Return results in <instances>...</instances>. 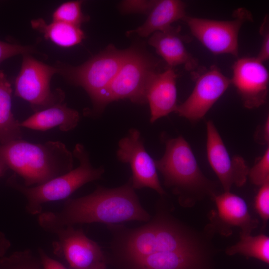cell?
Listing matches in <instances>:
<instances>
[{"label":"cell","instance_id":"cell-1","mask_svg":"<svg viewBox=\"0 0 269 269\" xmlns=\"http://www.w3.org/2000/svg\"><path fill=\"white\" fill-rule=\"evenodd\" d=\"M151 216L141 205L131 178L122 186H101L91 193L68 199L60 212L41 213L38 223L45 230L78 224L98 223L109 225L128 221L147 222Z\"/></svg>","mask_w":269,"mask_h":269},{"label":"cell","instance_id":"cell-2","mask_svg":"<svg viewBox=\"0 0 269 269\" xmlns=\"http://www.w3.org/2000/svg\"><path fill=\"white\" fill-rule=\"evenodd\" d=\"M108 226L113 234L111 247L130 262L156 253L206 247L194 232L160 208L141 226Z\"/></svg>","mask_w":269,"mask_h":269},{"label":"cell","instance_id":"cell-3","mask_svg":"<svg viewBox=\"0 0 269 269\" xmlns=\"http://www.w3.org/2000/svg\"><path fill=\"white\" fill-rule=\"evenodd\" d=\"M0 156L28 187L44 183L73 167V153L59 141L34 143L22 139L13 140L0 145Z\"/></svg>","mask_w":269,"mask_h":269},{"label":"cell","instance_id":"cell-4","mask_svg":"<svg viewBox=\"0 0 269 269\" xmlns=\"http://www.w3.org/2000/svg\"><path fill=\"white\" fill-rule=\"evenodd\" d=\"M164 139L165 152L155 164L164 185L178 196L179 203L189 206L205 196L216 194L215 184L203 174L185 139L181 135Z\"/></svg>","mask_w":269,"mask_h":269},{"label":"cell","instance_id":"cell-5","mask_svg":"<svg viewBox=\"0 0 269 269\" xmlns=\"http://www.w3.org/2000/svg\"><path fill=\"white\" fill-rule=\"evenodd\" d=\"M73 155L79 161L77 167L41 184L26 186L17 181L15 175L8 180V184L25 198V209L28 213L39 215L43 204L66 199L84 185L102 178L105 172L104 167L92 166L83 145L76 144Z\"/></svg>","mask_w":269,"mask_h":269},{"label":"cell","instance_id":"cell-6","mask_svg":"<svg viewBox=\"0 0 269 269\" xmlns=\"http://www.w3.org/2000/svg\"><path fill=\"white\" fill-rule=\"evenodd\" d=\"M158 62L138 46L130 47V52L117 74L92 102L93 109L88 114L101 113L110 103L122 99L143 104L148 83L157 72Z\"/></svg>","mask_w":269,"mask_h":269},{"label":"cell","instance_id":"cell-7","mask_svg":"<svg viewBox=\"0 0 269 269\" xmlns=\"http://www.w3.org/2000/svg\"><path fill=\"white\" fill-rule=\"evenodd\" d=\"M130 52L109 45L99 53L79 66L58 62L57 74L75 86L83 88L94 102L110 84Z\"/></svg>","mask_w":269,"mask_h":269},{"label":"cell","instance_id":"cell-8","mask_svg":"<svg viewBox=\"0 0 269 269\" xmlns=\"http://www.w3.org/2000/svg\"><path fill=\"white\" fill-rule=\"evenodd\" d=\"M57 73L55 66L39 61L30 54L22 55L20 71L14 81V95L27 102L34 112L63 103V91H52L50 81Z\"/></svg>","mask_w":269,"mask_h":269},{"label":"cell","instance_id":"cell-9","mask_svg":"<svg viewBox=\"0 0 269 269\" xmlns=\"http://www.w3.org/2000/svg\"><path fill=\"white\" fill-rule=\"evenodd\" d=\"M234 19L217 20L190 16L182 19L188 26L192 34L207 49L215 54L238 55V37L245 22L251 21V12L244 8L236 10Z\"/></svg>","mask_w":269,"mask_h":269},{"label":"cell","instance_id":"cell-10","mask_svg":"<svg viewBox=\"0 0 269 269\" xmlns=\"http://www.w3.org/2000/svg\"><path fill=\"white\" fill-rule=\"evenodd\" d=\"M192 73L195 81L193 91L183 103L177 105L174 112L196 122L204 117L231 83L230 79L215 66L199 68Z\"/></svg>","mask_w":269,"mask_h":269},{"label":"cell","instance_id":"cell-11","mask_svg":"<svg viewBox=\"0 0 269 269\" xmlns=\"http://www.w3.org/2000/svg\"><path fill=\"white\" fill-rule=\"evenodd\" d=\"M49 232L58 238L53 243L54 253L64 259L70 269H106V259L101 247L89 238L82 229L66 226Z\"/></svg>","mask_w":269,"mask_h":269},{"label":"cell","instance_id":"cell-12","mask_svg":"<svg viewBox=\"0 0 269 269\" xmlns=\"http://www.w3.org/2000/svg\"><path fill=\"white\" fill-rule=\"evenodd\" d=\"M117 157L123 163L130 165L133 188H149L161 196L165 194L158 178L155 160L146 151L139 131L131 129L128 134L118 142Z\"/></svg>","mask_w":269,"mask_h":269},{"label":"cell","instance_id":"cell-13","mask_svg":"<svg viewBox=\"0 0 269 269\" xmlns=\"http://www.w3.org/2000/svg\"><path fill=\"white\" fill-rule=\"evenodd\" d=\"M206 151L208 160L224 191L233 185L240 187L246 182L249 168L242 157H231L213 122L206 123Z\"/></svg>","mask_w":269,"mask_h":269},{"label":"cell","instance_id":"cell-14","mask_svg":"<svg viewBox=\"0 0 269 269\" xmlns=\"http://www.w3.org/2000/svg\"><path fill=\"white\" fill-rule=\"evenodd\" d=\"M231 83L236 88L244 107L258 108L267 99L269 72L263 62L257 57L238 59L232 67Z\"/></svg>","mask_w":269,"mask_h":269},{"label":"cell","instance_id":"cell-15","mask_svg":"<svg viewBox=\"0 0 269 269\" xmlns=\"http://www.w3.org/2000/svg\"><path fill=\"white\" fill-rule=\"evenodd\" d=\"M177 74L168 67L161 73L156 72L151 77L146 91V102L149 104L150 122L174 112L177 106Z\"/></svg>","mask_w":269,"mask_h":269},{"label":"cell","instance_id":"cell-16","mask_svg":"<svg viewBox=\"0 0 269 269\" xmlns=\"http://www.w3.org/2000/svg\"><path fill=\"white\" fill-rule=\"evenodd\" d=\"M217 210L214 222L219 226L225 227V235L227 227H238L240 235H250L258 224V221L250 215L245 201L230 191H224L219 194L213 195Z\"/></svg>","mask_w":269,"mask_h":269},{"label":"cell","instance_id":"cell-17","mask_svg":"<svg viewBox=\"0 0 269 269\" xmlns=\"http://www.w3.org/2000/svg\"><path fill=\"white\" fill-rule=\"evenodd\" d=\"M180 31L179 27L171 26L155 32L150 35L148 43L155 48L169 67L183 65L187 70L193 72L199 68L198 62L185 48Z\"/></svg>","mask_w":269,"mask_h":269},{"label":"cell","instance_id":"cell-18","mask_svg":"<svg viewBox=\"0 0 269 269\" xmlns=\"http://www.w3.org/2000/svg\"><path fill=\"white\" fill-rule=\"evenodd\" d=\"M206 247L154 254L131 262L136 269H204Z\"/></svg>","mask_w":269,"mask_h":269},{"label":"cell","instance_id":"cell-19","mask_svg":"<svg viewBox=\"0 0 269 269\" xmlns=\"http://www.w3.org/2000/svg\"><path fill=\"white\" fill-rule=\"evenodd\" d=\"M80 115L66 103H59L34 113L20 122L21 128L35 131H46L58 127L63 132L73 130L77 126Z\"/></svg>","mask_w":269,"mask_h":269},{"label":"cell","instance_id":"cell-20","mask_svg":"<svg viewBox=\"0 0 269 269\" xmlns=\"http://www.w3.org/2000/svg\"><path fill=\"white\" fill-rule=\"evenodd\" d=\"M184 2L179 0H156L144 22L135 29L127 32V35L136 33L146 37L156 31L170 27L171 24L182 20L186 15Z\"/></svg>","mask_w":269,"mask_h":269},{"label":"cell","instance_id":"cell-21","mask_svg":"<svg viewBox=\"0 0 269 269\" xmlns=\"http://www.w3.org/2000/svg\"><path fill=\"white\" fill-rule=\"evenodd\" d=\"M12 89L6 75L0 70V145L22 139L20 122L11 110Z\"/></svg>","mask_w":269,"mask_h":269},{"label":"cell","instance_id":"cell-22","mask_svg":"<svg viewBox=\"0 0 269 269\" xmlns=\"http://www.w3.org/2000/svg\"><path fill=\"white\" fill-rule=\"evenodd\" d=\"M31 27L41 33L44 37L55 45L64 48L71 47L81 43L85 38L80 27L60 21L47 23L39 18L32 19Z\"/></svg>","mask_w":269,"mask_h":269},{"label":"cell","instance_id":"cell-23","mask_svg":"<svg viewBox=\"0 0 269 269\" xmlns=\"http://www.w3.org/2000/svg\"><path fill=\"white\" fill-rule=\"evenodd\" d=\"M226 253L229 256L239 254L269 264V238L264 234L256 236L240 235L239 241L227 248Z\"/></svg>","mask_w":269,"mask_h":269},{"label":"cell","instance_id":"cell-24","mask_svg":"<svg viewBox=\"0 0 269 269\" xmlns=\"http://www.w3.org/2000/svg\"><path fill=\"white\" fill-rule=\"evenodd\" d=\"M83 1H69L59 5L52 13V21H60L80 27L90 20L82 10Z\"/></svg>","mask_w":269,"mask_h":269},{"label":"cell","instance_id":"cell-25","mask_svg":"<svg viewBox=\"0 0 269 269\" xmlns=\"http://www.w3.org/2000/svg\"><path fill=\"white\" fill-rule=\"evenodd\" d=\"M0 269H37L30 251L16 252L0 258Z\"/></svg>","mask_w":269,"mask_h":269},{"label":"cell","instance_id":"cell-26","mask_svg":"<svg viewBox=\"0 0 269 269\" xmlns=\"http://www.w3.org/2000/svg\"><path fill=\"white\" fill-rule=\"evenodd\" d=\"M248 177L253 184L260 186L269 181V147L258 161L249 169Z\"/></svg>","mask_w":269,"mask_h":269},{"label":"cell","instance_id":"cell-27","mask_svg":"<svg viewBox=\"0 0 269 269\" xmlns=\"http://www.w3.org/2000/svg\"><path fill=\"white\" fill-rule=\"evenodd\" d=\"M156 0H125L119 5V9L123 14H148Z\"/></svg>","mask_w":269,"mask_h":269},{"label":"cell","instance_id":"cell-28","mask_svg":"<svg viewBox=\"0 0 269 269\" xmlns=\"http://www.w3.org/2000/svg\"><path fill=\"white\" fill-rule=\"evenodd\" d=\"M35 52L36 49L32 46L21 45L0 41V66L4 60L14 56L30 54Z\"/></svg>","mask_w":269,"mask_h":269},{"label":"cell","instance_id":"cell-29","mask_svg":"<svg viewBox=\"0 0 269 269\" xmlns=\"http://www.w3.org/2000/svg\"><path fill=\"white\" fill-rule=\"evenodd\" d=\"M255 206L264 223L269 219V181L260 186L256 196Z\"/></svg>","mask_w":269,"mask_h":269},{"label":"cell","instance_id":"cell-30","mask_svg":"<svg viewBox=\"0 0 269 269\" xmlns=\"http://www.w3.org/2000/svg\"><path fill=\"white\" fill-rule=\"evenodd\" d=\"M262 36V44L260 50L256 57L262 62L269 58V20L268 15H266L260 28Z\"/></svg>","mask_w":269,"mask_h":269},{"label":"cell","instance_id":"cell-31","mask_svg":"<svg viewBox=\"0 0 269 269\" xmlns=\"http://www.w3.org/2000/svg\"><path fill=\"white\" fill-rule=\"evenodd\" d=\"M38 253L43 269H67L63 264L49 257L42 249H39Z\"/></svg>","mask_w":269,"mask_h":269},{"label":"cell","instance_id":"cell-32","mask_svg":"<svg viewBox=\"0 0 269 269\" xmlns=\"http://www.w3.org/2000/svg\"><path fill=\"white\" fill-rule=\"evenodd\" d=\"M256 137L259 142L263 144H267L269 141V119L266 120L263 126L260 128L256 134Z\"/></svg>","mask_w":269,"mask_h":269},{"label":"cell","instance_id":"cell-33","mask_svg":"<svg viewBox=\"0 0 269 269\" xmlns=\"http://www.w3.org/2000/svg\"><path fill=\"white\" fill-rule=\"evenodd\" d=\"M10 246L11 243L5 235L0 232V258L4 256Z\"/></svg>","mask_w":269,"mask_h":269},{"label":"cell","instance_id":"cell-34","mask_svg":"<svg viewBox=\"0 0 269 269\" xmlns=\"http://www.w3.org/2000/svg\"><path fill=\"white\" fill-rule=\"evenodd\" d=\"M8 169V166L0 156V177L3 176Z\"/></svg>","mask_w":269,"mask_h":269}]
</instances>
